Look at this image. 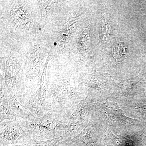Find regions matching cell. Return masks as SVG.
<instances>
[{"instance_id": "1", "label": "cell", "mask_w": 146, "mask_h": 146, "mask_svg": "<svg viewBox=\"0 0 146 146\" xmlns=\"http://www.w3.org/2000/svg\"><path fill=\"white\" fill-rule=\"evenodd\" d=\"M101 107L108 117L113 121L125 125L133 124V120L127 117L119 106L112 103H103Z\"/></svg>"}, {"instance_id": "2", "label": "cell", "mask_w": 146, "mask_h": 146, "mask_svg": "<svg viewBox=\"0 0 146 146\" xmlns=\"http://www.w3.org/2000/svg\"><path fill=\"white\" fill-rule=\"evenodd\" d=\"M125 54V48L122 43H118L117 46L114 47L113 55L117 60H119L121 59L123 55Z\"/></svg>"}, {"instance_id": "3", "label": "cell", "mask_w": 146, "mask_h": 146, "mask_svg": "<svg viewBox=\"0 0 146 146\" xmlns=\"http://www.w3.org/2000/svg\"><path fill=\"white\" fill-rule=\"evenodd\" d=\"M54 45H56V43H54Z\"/></svg>"}]
</instances>
